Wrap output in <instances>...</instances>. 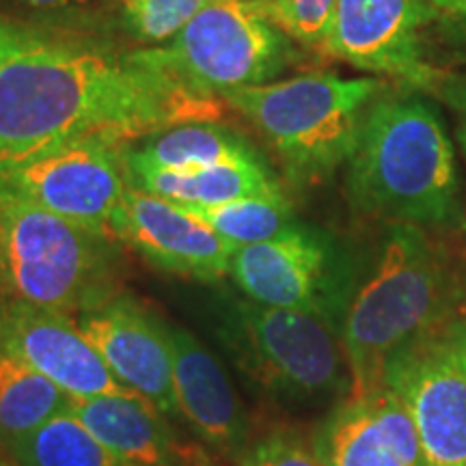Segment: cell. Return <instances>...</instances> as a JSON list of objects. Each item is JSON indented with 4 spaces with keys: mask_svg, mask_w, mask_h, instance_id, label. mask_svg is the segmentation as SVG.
Segmentation results:
<instances>
[{
    "mask_svg": "<svg viewBox=\"0 0 466 466\" xmlns=\"http://www.w3.org/2000/svg\"><path fill=\"white\" fill-rule=\"evenodd\" d=\"M188 217L199 220L236 248L272 240L294 229L296 220L283 197H248L220 206H179Z\"/></svg>",
    "mask_w": 466,
    "mask_h": 466,
    "instance_id": "22",
    "label": "cell"
},
{
    "mask_svg": "<svg viewBox=\"0 0 466 466\" xmlns=\"http://www.w3.org/2000/svg\"><path fill=\"white\" fill-rule=\"evenodd\" d=\"M0 466H15V464H11V462H9V460H7V458H5V456H3V453H0Z\"/></svg>",
    "mask_w": 466,
    "mask_h": 466,
    "instance_id": "31",
    "label": "cell"
},
{
    "mask_svg": "<svg viewBox=\"0 0 466 466\" xmlns=\"http://www.w3.org/2000/svg\"><path fill=\"white\" fill-rule=\"evenodd\" d=\"M177 410L203 441L220 451L242 447L247 415L225 370L206 346L184 329H168Z\"/></svg>",
    "mask_w": 466,
    "mask_h": 466,
    "instance_id": "16",
    "label": "cell"
},
{
    "mask_svg": "<svg viewBox=\"0 0 466 466\" xmlns=\"http://www.w3.org/2000/svg\"><path fill=\"white\" fill-rule=\"evenodd\" d=\"M80 330L100 352L116 380L162 415H179L173 387L168 326L130 296L80 313Z\"/></svg>",
    "mask_w": 466,
    "mask_h": 466,
    "instance_id": "14",
    "label": "cell"
},
{
    "mask_svg": "<svg viewBox=\"0 0 466 466\" xmlns=\"http://www.w3.org/2000/svg\"><path fill=\"white\" fill-rule=\"evenodd\" d=\"M337 0H268L264 11L289 39L322 46Z\"/></svg>",
    "mask_w": 466,
    "mask_h": 466,
    "instance_id": "24",
    "label": "cell"
},
{
    "mask_svg": "<svg viewBox=\"0 0 466 466\" xmlns=\"http://www.w3.org/2000/svg\"><path fill=\"white\" fill-rule=\"evenodd\" d=\"M110 244L0 179V302L63 313L106 305L116 296Z\"/></svg>",
    "mask_w": 466,
    "mask_h": 466,
    "instance_id": "4",
    "label": "cell"
},
{
    "mask_svg": "<svg viewBox=\"0 0 466 466\" xmlns=\"http://www.w3.org/2000/svg\"><path fill=\"white\" fill-rule=\"evenodd\" d=\"M231 277L250 300L318 316L341 330L354 272L333 238L296 225L272 240L236 248Z\"/></svg>",
    "mask_w": 466,
    "mask_h": 466,
    "instance_id": "8",
    "label": "cell"
},
{
    "mask_svg": "<svg viewBox=\"0 0 466 466\" xmlns=\"http://www.w3.org/2000/svg\"><path fill=\"white\" fill-rule=\"evenodd\" d=\"M354 209L387 223L447 225L458 217L456 156L439 108L410 89L378 96L348 160Z\"/></svg>",
    "mask_w": 466,
    "mask_h": 466,
    "instance_id": "3",
    "label": "cell"
},
{
    "mask_svg": "<svg viewBox=\"0 0 466 466\" xmlns=\"http://www.w3.org/2000/svg\"><path fill=\"white\" fill-rule=\"evenodd\" d=\"M248 3H259L261 5V3H264V0H248Z\"/></svg>",
    "mask_w": 466,
    "mask_h": 466,
    "instance_id": "32",
    "label": "cell"
},
{
    "mask_svg": "<svg viewBox=\"0 0 466 466\" xmlns=\"http://www.w3.org/2000/svg\"><path fill=\"white\" fill-rule=\"evenodd\" d=\"M430 93L439 96L441 100H445L453 110H456L458 121H460L458 126L460 143H462L466 149V76L441 72Z\"/></svg>",
    "mask_w": 466,
    "mask_h": 466,
    "instance_id": "26",
    "label": "cell"
},
{
    "mask_svg": "<svg viewBox=\"0 0 466 466\" xmlns=\"http://www.w3.org/2000/svg\"><path fill=\"white\" fill-rule=\"evenodd\" d=\"M72 398L11 354L0 352V445L25 439L58 412Z\"/></svg>",
    "mask_w": 466,
    "mask_h": 466,
    "instance_id": "20",
    "label": "cell"
},
{
    "mask_svg": "<svg viewBox=\"0 0 466 466\" xmlns=\"http://www.w3.org/2000/svg\"><path fill=\"white\" fill-rule=\"evenodd\" d=\"M238 466H326L316 436L272 430L242 453Z\"/></svg>",
    "mask_w": 466,
    "mask_h": 466,
    "instance_id": "25",
    "label": "cell"
},
{
    "mask_svg": "<svg viewBox=\"0 0 466 466\" xmlns=\"http://www.w3.org/2000/svg\"><path fill=\"white\" fill-rule=\"evenodd\" d=\"M124 149L100 141L76 143L11 168L0 179L56 217L113 240L110 227L127 186Z\"/></svg>",
    "mask_w": 466,
    "mask_h": 466,
    "instance_id": "10",
    "label": "cell"
},
{
    "mask_svg": "<svg viewBox=\"0 0 466 466\" xmlns=\"http://www.w3.org/2000/svg\"><path fill=\"white\" fill-rule=\"evenodd\" d=\"M69 412L126 466H158L177 445L162 412L138 395L72 400Z\"/></svg>",
    "mask_w": 466,
    "mask_h": 466,
    "instance_id": "17",
    "label": "cell"
},
{
    "mask_svg": "<svg viewBox=\"0 0 466 466\" xmlns=\"http://www.w3.org/2000/svg\"><path fill=\"white\" fill-rule=\"evenodd\" d=\"M149 55L192 89L220 97L270 83L289 63L291 44L259 3L214 0L177 37L149 48Z\"/></svg>",
    "mask_w": 466,
    "mask_h": 466,
    "instance_id": "7",
    "label": "cell"
},
{
    "mask_svg": "<svg viewBox=\"0 0 466 466\" xmlns=\"http://www.w3.org/2000/svg\"><path fill=\"white\" fill-rule=\"evenodd\" d=\"M430 5L436 11H442L447 15H456V17H466V0H428Z\"/></svg>",
    "mask_w": 466,
    "mask_h": 466,
    "instance_id": "29",
    "label": "cell"
},
{
    "mask_svg": "<svg viewBox=\"0 0 466 466\" xmlns=\"http://www.w3.org/2000/svg\"><path fill=\"white\" fill-rule=\"evenodd\" d=\"M214 0H121V17L138 42L168 44Z\"/></svg>",
    "mask_w": 466,
    "mask_h": 466,
    "instance_id": "23",
    "label": "cell"
},
{
    "mask_svg": "<svg viewBox=\"0 0 466 466\" xmlns=\"http://www.w3.org/2000/svg\"><path fill=\"white\" fill-rule=\"evenodd\" d=\"M258 158L247 143L217 124H184L143 138L138 147L124 149V162L179 171L190 167L225 165Z\"/></svg>",
    "mask_w": 466,
    "mask_h": 466,
    "instance_id": "19",
    "label": "cell"
},
{
    "mask_svg": "<svg viewBox=\"0 0 466 466\" xmlns=\"http://www.w3.org/2000/svg\"><path fill=\"white\" fill-rule=\"evenodd\" d=\"M316 439L326 466H425L410 410L389 387L348 395Z\"/></svg>",
    "mask_w": 466,
    "mask_h": 466,
    "instance_id": "15",
    "label": "cell"
},
{
    "mask_svg": "<svg viewBox=\"0 0 466 466\" xmlns=\"http://www.w3.org/2000/svg\"><path fill=\"white\" fill-rule=\"evenodd\" d=\"M456 272L421 225L389 223L367 275L354 285L341 324L352 393L382 387L384 371L401 350L441 333L460 318Z\"/></svg>",
    "mask_w": 466,
    "mask_h": 466,
    "instance_id": "2",
    "label": "cell"
},
{
    "mask_svg": "<svg viewBox=\"0 0 466 466\" xmlns=\"http://www.w3.org/2000/svg\"><path fill=\"white\" fill-rule=\"evenodd\" d=\"M218 116L217 97L192 89L149 50L116 55L0 15V175L76 143L130 147Z\"/></svg>",
    "mask_w": 466,
    "mask_h": 466,
    "instance_id": "1",
    "label": "cell"
},
{
    "mask_svg": "<svg viewBox=\"0 0 466 466\" xmlns=\"http://www.w3.org/2000/svg\"><path fill=\"white\" fill-rule=\"evenodd\" d=\"M442 341H445L447 350L456 360L460 370L466 374V318L460 316L456 319H451L445 329L441 330Z\"/></svg>",
    "mask_w": 466,
    "mask_h": 466,
    "instance_id": "27",
    "label": "cell"
},
{
    "mask_svg": "<svg viewBox=\"0 0 466 466\" xmlns=\"http://www.w3.org/2000/svg\"><path fill=\"white\" fill-rule=\"evenodd\" d=\"M20 3L35 9H55V7H66V5L76 3V0H20Z\"/></svg>",
    "mask_w": 466,
    "mask_h": 466,
    "instance_id": "30",
    "label": "cell"
},
{
    "mask_svg": "<svg viewBox=\"0 0 466 466\" xmlns=\"http://www.w3.org/2000/svg\"><path fill=\"white\" fill-rule=\"evenodd\" d=\"M382 387L393 389L410 410L425 466H466V374L441 333L401 350Z\"/></svg>",
    "mask_w": 466,
    "mask_h": 466,
    "instance_id": "11",
    "label": "cell"
},
{
    "mask_svg": "<svg viewBox=\"0 0 466 466\" xmlns=\"http://www.w3.org/2000/svg\"><path fill=\"white\" fill-rule=\"evenodd\" d=\"M220 337L244 374L279 400L318 406L352 393L341 330L322 318L247 300Z\"/></svg>",
    "mask_w": 466,
    "mask_h": 466,
    "instance_id": "6",
    "label": "cell"
},
{
    "mask_svg": "<svg viewBox=\"0 0 466 466\" xmlns=\"http://www.w3.org/2000/svg\"><path fill=\"white\" fill-rule=\"evenodd\" d=\"M127 184L175 203V206H220L248 197H283L277 179L268 173L259 158L225 165L190 167L179 171L127 165Z\"/></svg>",
    "mask_w": 466,
    "mask_h": 466,
    "instance_id": "18",
    "label": "cell"
},
{
    "mask_svg": "<svg viewBox=\"0 0 466 466\" xmlns=\"http://www.w3.org/2000/svg\"><path fill=\"white\" fill-rule=\"evenodd\" d=\"M376 78L300 74L242 89L220 100L258 127L296 182H319L333 175L357 149L367 110L380 96Z\"/></svg>",
    "mask_w": 466,
    "mask_h": 466,
    "instance_id": "5",
    "label": "cell"
},
{
    "mask_svg": "<svg viewBox=\"0 0 466 466\" xmlns=\"http://www.w3.org/2000/svg\"><path fill=\"white\" fill-rule=\"evenodd\" d=\"M113 240L177 277L214 283L231 275L236 247L175 203L127 184L113 218Z\"/></svg>",
    "mask_w": 466,
    "mask_h": 466,
    "instance_id": "13",
    "label": "cell"
},
{
    "mask_svg": "<svg viewBox=\"0 0 466 466\" xmlns=\"http://www.w3.org/2000/svg\"><path fill=\"white\" fill-rule=\"evenodd\" d=\"M0 352L20 359L72 400L137 395L116 380L69 313L28 302H0Z\"/></svg>",
    "mask_w": 466,
    "mask_h": 466,
    "instance_id": "12",
    "label": "cell"
},
{
    "mask_svg": "<svg viewBox=\"0 0 466 466\" xmlns=\"http://www.w3.org/2000/svg\"><path fill=\"white\" fill-rule=\"evenodd\" d=\"M158 466H217V464L209 460L208 453L197 450V447H184L177 442L171 456Z\"/></svg>",
    "mask_w": 466,
    "mask_h": 466,
    "instance_id": "28",
    "label": "cell"
},
{
    "mask_svg": "<svg viewBox=\"0 0 466 466\" xmlns=\"http://www.w3.org/2000/svg\"><path fill=\"white\" fill-rule=\"evenodd\" d=\"M434 14L428 0H337L319 48L357 69L430 93L441 76L425 58V28Z\"/></svg>",
    "mask_w": 466,
    "mask_h": 466,
    "instance_id": "9",
    "label": "cell"
},
{
    "mask_svg": "<svg viewBox=\"0 0 466 466\" xmlns=\"http://www.w3.org/2000/svg\"><path fill=\"white\" fill-rule=\"evenodd\" d=\"M15 466H126L72 412L63 410L7 447Z\"/></svg>",
    "mask_w": 466,
    "mask_h": 466,
    "instance_id": "21",
    "label": "cell"
}]
</instances>
